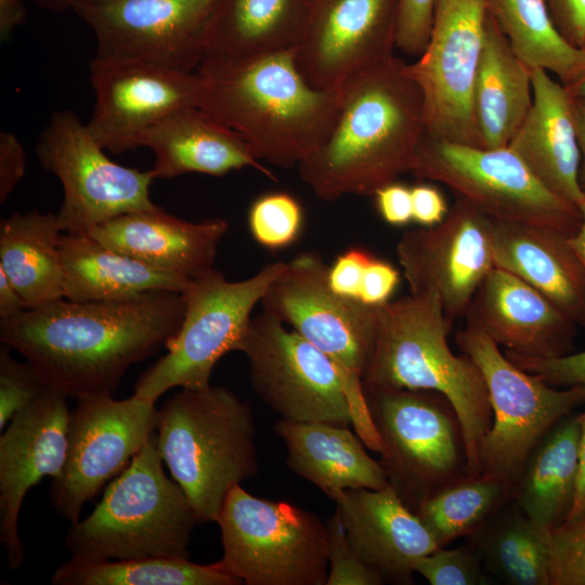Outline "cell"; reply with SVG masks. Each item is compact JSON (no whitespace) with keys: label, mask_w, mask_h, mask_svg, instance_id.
Here are the masks:
<instances>
[{"label":"cell","mask_w":585,"mask_h":585,"mask_svg":"<svg viewBox=\"0 0 585 585\" xmlns=\"http://www.w3.org/2000/svg\"><path fill=\"white\" fill-rule=\"evenodd\" d=\"M184 310L182 294L165 290L121 300L63 298L0 320V339L78 402L112 395L131 365L165 347Z\"/></svg>","instance_id":"obj_1"},{"label":"cell","mask_w":585,"mask_h":585,"mask_svg":"<svg viewBox=\"0 0 585 585\" xmlns=\"http://www.w3.org/2000/svg\"><path fill=\"white\" fill-rule=\"evenodd\" d=\"M339 91L330 133L297 167L300 179L326 202L373 196L411 172L427 133L421 89L394 55L352 76Z\"/></svg>","instance_id":"obj_2"},{"label":"cell","mask_w":585,"mask_h":585,"mask_svg":"<svg viewBox=\"0 0 585 585\" xmlns=\"http://www.w3.org/2000/svg\"><path fill=\"white\" fill-rule=\"evenodd\" d=\"M198 107L238 135L258 160L298 167L330 133L339 90H318L300 74L294 50L207 58L197 68Z\"/></svg>","instance_id":"obj_3"},{"label":"cell","mask_w":585,"mask_h":585,"mask_svg":"<svg viewBox=\"0 0 585 585\" xmlns=\"http://www.w3.org/2000/svg\"><path fill=\"white\" fill-rule=\"evenodd\" d=\"M452 324L433 292L410 294L379 306L374 349L362 384L443 394L460 422L469 476H479L492 407L479 367L468 355L454 354L447 343Z\"/></svg>","instance_id":"obj_4"},{"label":"cell","mask_w":585,"mask_h":585,"mask_svg":"<svg viewBox=\"0 0 585 585\" xmlns=\"http://www.w3.org/2000/svg\"><path fill=\"white\" fill-rule=\"evenodd\" d=\"M251 408L225 387L182 389L158 410V452L198 522H218L230 491L259 472Z\"/></svg>","instance_id":"obj_5"},{"label":"cell","mask_w":585,"mask_h":585,"mask_svg":"<svg viewBox=\"0 0 585 585\" xmlns=\"http://www.w3.org/2000/svg\"><path fill=\"white\" fill-rule=\"evenodd\" d=\"M162 463L155 431L105 489L94 510L70 523L64 542L70 560L188 558L198 519L183 489L166 476Z\"/></svg>","instance_id":"obj_6"},{"label":"cell","mask_w":585,"mask_h":585,"mask_svg":"<svg viewBox=\"0 0 585 585\" xmlns=\"http://www.w3.org/2000/svg\"><path fill=\"white\" fill-rule=\"evenodd\" d=\"M260 303L262 311L335 363L350 401L352 426L363 440L375 438L362 379L374 349L378 307L336 294L328 284V265L315 251L286 262Z\"/></svg>","instance_id":"obj_7"},{"label":"cell","mask_w":585,"mask_h":585,"mask_svg":"<svg viewBox=\"0 0 585 585\" xmlns=\"http://www.w3.org/2000/svg\"><path fill=\"white\" fill-rule=\"evenodd\" d=\"M285 263H268L242 281H227L216 269L192 280L181 292L184 316L165 344L167 353L139 377L133 394L156 402L176 387H208L218 361L230 351L242 350L253 308Z\"/></svg>","instance_id":"obj_8"},{"label":"cell","mask_w":585,"mask_h":585,"mask_svg":"<svg viewBox=\"0 0 585 585\" xmlns=\"http://www.w3.org/2000/svg\"><path fill=\"white\" fill-rule=\"evenodd\" d=\"M389 484L413 511L469 476L458 417L441 393L363 387Z\"/></svg>","instance_id":"obj_9"},{"label":"cell","mask_w":585,"mask_h":585,"mask_svg":"<svg viewBox=\"0 0 585 585\" xmlns=\"http://www.w3.org/2000/svg\"><path fill=\"white\" fill-rule=\"evenodd\" d=\"M455 341L479 367L492 407V425L480 450L481 473L515 487L542 440L575 406L585 402V388L546 384L509 360L474 323L467 321L455 333Z\"/></svg>","instance_id":"obj_10"},{"label":"cell","mask_w":585,"mask_h":585,"mask_svg":"<svg viewBox=\"0 0 585 585\" xmlns=\"http://www.w3.org/2000/svg\"><path fill=\"white\" fill-rule=\"evenodd\" d=\"M218 563L246 585H326L328 530L318 516L287 502L255 497L240 484L218 522Z\"/></svg>","instance_id":"obj_11"},{"label":"cell","mask_w":585,"mask_h":585,"mask_svg":"<svg viewBox=\"0 0 585 585\" xmlns=\"http://www.w3.org/2000/svg\"><path fill=\"white\" fill-rule=\"evenodd\" d=\"M411 172L447 186L494 220L534 224L572 236L582 216L550 192L508 147L483 148L424 135Z\"/></svg>","instance_id":"obj_12"},{"label":"cell","mask_w":585,"mask_h":585,"mask_svg":"<svg viewBox=\"0 0 585 585\" xmlns=\"http://www.w3.org/2000/svg\"><path fill=\"white\" fill-rule=\"evenodd\" d=\"M105 152L72 110L52 114L41 132L38 160L64 191L56 213L62 232L88 233L117 216L157 207L150 198L152 171L118 165Z\"/></svg>","instance_id":"obj_13"},{"label":"cell","mask_w":585,"mask_h":585,"mask_svg":"<svg viewBox=\"0 0 585 585\" xmlns=\"http://www.w3.org/2000/svg\"><path fill=\"white\" fill-rule=\"evenodd\" d=\"M490 15L487 0H435L428 44L408 75L425 100L427 134L482 147L472 94Z\"/></svg>","instance_id":"obj_14"},{"label":"cell","mask_w":585,"mask_h":585,"mask_svg":"<svg viewBox=\"0 0 585 585\" xmlns=\"http://www.w3.org/2000/svg\"><path fill=\"white\" fill-rule=\"evenodd\" d=\"M253 391L283 419L352 425L346 386L335 363L298 333L262 311L242 347Z\"/></svg>","instance_id":"obj_15"},{"label":"cell","mask_w":585,"mask_h":585,"mask_svg":"<svg viewBox=\"0 0 585 585\" xmlns=\"http://www.w3.org/2000/svg\"><path fill=\"white\" fill-rule=\"evenodd\" d=\"M220 0H77L70 9L93 30L96 56L195 72Z\"/></svg>","instance_id":"obj_16"},{"label":"cell","mask_w":585,"mask_h":585,"mask_svg":"<svg viewBox=\"0 0 585 585\" xmlns=\"http://www.w3.org/2000/svg\"><path fill=\"white\" fill-rule=\"evenodd\" d=\"M157 417L155 402L135 394L78 401L69 416L66 463L49 490L56 512L77 522L83 505L130 464L156 431Z\"/></svg>","instance_id":"obj_17"},{"label":"cell","mask_w":585,"mask_h":585,"mask_svg":"<svg viewBox=\"0 0 585 585\" xmlns=\"http://www.w3.org/2000/svg\"><path fill=\"white\" fill-rule=\"evenodd\" d=\"M395 253L411 294H435L454 322L495 266L492 220L456 197L440 223L404 232Z\"/></svg>","instance_id":"obj_18"},{"label":"cell","mask_w":585,"mask_h":585,"mask_svg":"<svg viewBox=\"0 0 585 585\" xmlns=\"http://www.w3.org/2000/svg\"><path fill=\"white\" fill-rule=\"evenodd\" d=\"M89 68L95 105L87 127L113 154L141 147L143 135L160 120L180 108L198 105L196 70L96 55Z\"/></svg>","instance_id":"obj_19"},{"label":"cell","mask_w":585,"mask_h":585,"mask_svg":"<svg viewBox=\"0 0 585 585\" xmlns=\"http://www.w3.org/2000/svg\"><path fill=\"white\" fill-rule=\"evenodd\" d=\"M401 0H312L296 65L318 90H339L352 76L393 56Z\"/></svg>","instance_id":"obj_20"},{"label":"cell","mask_w":585,"mask_h":585,"mask_svg":"<svg viewBox=\"0 0 585 585\" xmlns=\"http://www.w3.org/2000/svg\"><path fill=\"white\" fill-rule=\"evenodd\" d=\"M67 396L49 387L20 411L0 437V541L11 570L24 562L18 518L29 489L58 478L68 451Z\"/></svg>","instance_id":"obj_21"},{"label":"cell","mask_w":585,"mask_h":585,"mask_svg":"<svg viewBox=\"0 0 585 585\" xmlns=\"http://www.w3.org/2000/svg\"><path fill=\"white\" fill-rule=\"evenodd\" d=\"M465 317L506 350L541 359L569 354L578 327L530 284L497 266L478 287Z\"/></svg>","instance_id":"obj_22"},{"label":"cell","mask_w":585,"mask_h":585,"mask_svg":"<svg viewBox=\"0 0 585 585\" xmlns=\"http://www.w3.org/2000/svg\"><path fill=\"white\" fill-rule=\"evenodd\" d=\"M332 499L350 545L384 581L412 584L416 562L441 547L390 484L342 490Z\"/></svg>","instance_id":"obj_23"},{"label":"cell","mask_w":585,"mask_h":585,"mask_svg":"<svg viewBox=\"0 0 585 585\" xmlns=\"http://www.w3.org/2000/svg\"><path fill=\"white\" fill-rule=\"evenodd\" d=\"M229 230L222 218L186 221L159 207L109 219L87 234L118 252L188 280L213 270L217 249Z\"/></svg>","instance_id":"obj_24"},{"label":"cell","mask_w":585,"mask_h":585,"mask_svg":"<svg viewBox=\"0 0 585 585\" xmlns=\"http://www.w3.org/2000/svg\"><path fill=\"white\" fill-rule=\"evenodd\" d=\"M532 107L508 147L550 192L577 206L585 194L573 98L544 69H532Z\"/></svg>","instance_id":"obj_25"},{"label":"cell","mask_w":585,"mask_h":585,"mask_svg":"<svg viewBox=\"0 0 585 585\" xmlns=\"http://www.w3.org/2000/svg\"><path fill=\"white\" fill-rule=\"evenodd\" d=\"M491 220L495 266L522 278L585 327V268L570 236L546 226Z\"/></svg>","instance_id":"obj_26"},{"label":"cell","mask_w":585,"mask_h":585,"mask_svg":"<svg viewBox=\"0 0 585 585\" xmlns=\"http://www.w3.org/2000/svg\"><path fill=\"white\" fill-rule=\"evenodd\" d=\"M155 155L151 169L155 179H172L183 173L221 177L252 167L271 179L247 144L198 106H186L152 127L141 141Z\"/></svg>","instance_id":"obj_27"},{"label":"cell","mask_w":585,"mask_h":585,"mask_svg":"<svg viewBox=\"0 0 585 585\" xmlns=\"http://www.w3.org/2000/svg\"><path fill=\"white\" fill-rule=\"evenodd\" d=\"M272 429L286 445L289 469L330 499L342 490L389 485L380 463L366 453L362 439L347 426L282 418Z\"/></svg>","instance_id":"obj_28"},{"label":"cell","mask_w":585,"mask_h":585,"mask_svg":"<svg viewBox=\"0 0 585 585\" xmlns=\"http://www.w3.org/2000/svg\"><path fill=\"white\" fill-rule=\"evenodd\" d=\"M63 295L70 301L121 300L156 290L182 292L192 280L113 250L87 233L61 237Z\"/></svg>","instance_id":"obj_29"},{"label":"cell","mask_w":585,"mask_h":585,"mask_svg":"<svg viewBox=\"0 0 585 585\" xmlns=\"http://www.w3.org/2000/svg\"><path fill=\"white\" fill-rule=\"evenodd\" d=\"M532 103V69L512 51L490 10L472 94L482 147L508 146Z\"/></svg>","instance_id":"obj_30"},{"label":"cell","mask_w":585,"mask_h":585,"mask_svg":"<svg viewBox=\"0 0 585 585\" xmlns=\"http://www.w3.org/2000/svg\"><path fill=\"white\" fill-rule=\"evenodd\" d=\"M312 0H220L206 38L207 58H238L295 50Z\"/></svg>","instance_id":"obj_31"},{"label":"cell","mask_w":585,"mask_h":585,"mask_svg":"<svg viewBox=\"0 0 585 585\" xmlns=\"http://www.w3.org/2000/svg\"><path fill=\"white\" fill-rule=\"evenodd\" d=\"M61 232L52 212H15L1 221L0 270L28 309L64 298Z\"/></svg>","instance_id":"obj_32"},{"label":"cell","mask_w":585,"mask_h":585,"mask_svg":"<svg viewBox=\"0 0 585 585\" xmlns=\"http://www.w3.org/2000/svg\"><path fill=\"white\" fill-rule=\"evenodd\" d=\"M580 417L560 420L528 459L515 487L520 510L552 531L572 509L578 474Z\"/></svg>","instance_id":"obj_33"},{"label":"cell","mask_w":585,"mask_h":585,"mask_svg":"<svg viewBox=\"0 0 585 585\" xmlns=\"http://www.w3.org/2000/svg\"><path fill=\"white\" fill-rule=\"evenodd\" d=\"M512 51L530 69L555 74L571 83L585 64V49L569 43L557 29L546 0H487Z\"/></svg>","instance_id":"obj_34"},{"label":"cell","mask_w":585,"mask_h":585,"mask_svg":"<svg viewBox=\"0 0 585 585\" xmlns=\"http://www.w3.org/2000/svg\"><path fill=\"white\" fill-rule=\"evenodd\" d=\"M53 585H239L218 562L198 564L188 558L144 557L82 562L70 560L56 569Z\"/></svg>","instance_id":"obj_35"},{"label":"cell","mask_w":585,"mask_h":585,"mask_svg":"<svg viewBox=\"0 0 585 585\" xmlns=\"http://www.w3.org/2000/svg\"><path fill=\"white\" fill-rule=\"evenodd\" d=\"M512 489L492 476H468L425 499L414 512L444 547L481 528Z\"/></svg>","instance_id":"obj_36"},{"label":"cell","mask_w":585,"mask_h":585,"mask_svg":"<svg viewBox=\"0 0 585 585\" xmlns=\"http://www.w3.org/2000/svg\"><path fill=\"white\" fill-rule=\"evenodd\" d=\"M483 548L491 569L507 583L550 585L549 531L522 511L502 521Z\"/></svg>","instance_id":"obj_37"},{"label":"cell","mask_w":585,"mask_h":585,"mask_svg":"<svg viewBox=\"0 0 585 585\" xmlns=\"http://www.w3.org/2000/svg\"><path fill=\"white\" fill-rule=\"evenodd\" d=\"M248 226L253 239L269 250L292 245L303 226L299 200L286 192H271L256 198L248 211Z\"/></svg>","instance_id":"obj_38"},{"label":"cell","mask_w":585,"mask_h":585,"mask_svg":"<svg viewBox=\"0 0 585 585\" xmlns=\"http://www.w3.org/2000/svg\"><path fill=\"white\" fill-rule=\"evenodd\" d=\"M550 585H585V515L549 532Z\"/></svg>","instance_id":"obj_39"},{"label":"cell","mask_w":585,"mask_h":585,"mask_svg":"<svg viewBox=\"0 0 585 585\" xmlns=\"http://www.w3.org/2000/svg\"><path fill=\"white\" fill-rule=\"evenodd\" d=\"M50 386L29 362L22 363L0 350V429L23 408L34 402Z\"/></svg>","instance_id":"obj_40"},{"label":"cell","mask_w":585,"mask_h":585,"mask_svg":"<svg viewBox=\"0 0 585 585\" xmlns=\"http://www.w3.org/2000/svg\"><path fill=\"white\" fill-rule=\"evenodd\" d=\"M328 530V576L326 585H380V574L364 563L350 545L340 514L335 512L326 521Z\"/></svg>","instance_id":"obj_41"},{"label":"cell","mask_w":585,"mask_h":585,"mask_svg":"<svg viewBox=\"0 0 585 585\" xmlns=\"http://www.w3.org/2000/svg\"><path fill=\"white\" fill-rule=\"evenodd\" d=\"M414 570L431 585H477L483 583L479 559L467 547L453 549L438 547L420 558Z\"/></svg>","instance_id":"obj_42"},{"label":"cell","mask_w":585,"mask_h":585,"mask_svg":"<svg viewBox=\"0 0 585 585\" xmlns=\"http://www.w3.org/2000/svg\"><path fill=\"white\" fill-rule=\"evenodd\" d=\"M505 354L522 369L540 376L546 384L567 388H585V351L557 358H531L508 350Z\"/></svg>","instance_id":"obj_43"},{"label":"cell","mask_w":585,"mask_h":585,"mask_svg":"<svg viewBox=\"0 0 585 585\" xmlns=\"http://www.w3.org/2000/svg\"><path fill=\"white\" fill-rule=\"evenodd\" d=\"M435 0H401L395 48L419 57L425 51L432 27Z\"/></svg>","instance_id":"obj_44"},{"label":"cell","mask_w":585,"mask_h":585,"mask_svg":"<svg viewBox=\"0 0 585 585\" xmlns=\"http://www.w3.org/2000/svg\"><path fill=\"white\" fill-rule=\"evenodd\" d=\"M373 255L360 247L341 252L328 266V284L338 295L359 300L363 276Z\"/></svg>","instance_id":"obj_45"},{"label":"cell","mask_w":585,"mask_h":585,"mask_svg":"<svg viewBox=\"0 0 585 585\" xmlns=\"http://www.w3.org/2000/svg\"><path fill=\"white\" fill-rule=\"evenodd\" d=\"M400 272L388 261L375 256L366 266L359 301L379 307L391 300V296L399 286Z\"/></svg>","instance_id":"obj_46"},{"label":"cell","mask_w":585,"mask_h":585,"mask_svg":"<svg viewBox=\"0 0 585 585\" xmlns=\"http://www.w3.org/2000/svg\"><path fill=\"white\" fill-rule=\"evenodd\" d=\"M26 154L15 134L0 133V203L3 204L23 179Z\"/></svg>","instance_id":"obj_47"},{"label":"cell","mask_w":585,"mask_h":585,"mask_svg":"<svg viewBox=\"0 0 585 585\" xmlns=\"http://www.w3.org/2000/svg\"><path fill=\"white\" fill-rule=\"evenodd\" d=\"M373 196L380 217L388 224L402 226L413 220L412 192L407 185L394 181L378 188Z\"/></svg>","instance_id":"obj_48"},{"label":"cell","mask_w":585,"mask_h":585,"mask_svg":"<svg viewBox=\"0 0 585 585\" xmlns=\"http://www.w3.org/2000/svg\"><path fill=\"white\" fill-rule=\"evenodd\" d=\"M551 18L572 46L585 49V0H546Z\"/></svg>","instance_id":"obj_49"},{"label":"cell","mask_w":585,"mask_h":585,"mask_svg":"<svg viewBox=\"0 0 585 585\" xmlns=\"http://www.w3.org/2000/svg\"><path fill=\"white\" fill-rule=\"evenodd\" d=\"M413 221L421 226H433L447 214L448 207L442 193L429 184L411 187Z\"/></svg>","instance_id":"obj_50"},{"label":"cell","mask_w":585,"mask_h":585,"mask_svg":"<svg viewBox=\"0 0 585 585\" xmlns=\"http://www.w3.org/2000/svg\"><path fill=\"white\" fill-rule=\"evenodd\" d=\"M578 417V474L573 506L566 521L574 520L585 515V411Z\"/></svg>","instance_id":"obj_51"},{"label":"cell","mask_w":585,"mask_h":585,"mask_svg":"<svg viewBox=\"0 0 585 585\" xmlns=\"http://www.w3.org/2000/svg\"><path fill=\"white\" fill-rule=\"evenodd\" d=\"M27 15L24 0H0V39L6 41L13 31L25 23Z\"/></svg>","instance_id":"obj_52"},{"label":"cell","mask_w":585,"mask_h":585,"mask_svg":"<svg viewBox=\"0 0 585 585\" xmlns=\"http://www.w3.org/2000/svg\"><path fill=\"white\" fill-rule=\"evenodd\" d=\"M27 308L24 299L4 274L0 270V320L14 317Z\"/></svg>","instance_id":"obj_53"},{"label":"cell","mask_w":585,"mask_h":585,"mask_svg":"<svg viewBox=\"0 0 585 585\" xmlns=\"http://www.w3.org/2000/svg\"><path fill=\"white\" fill-rule=\"evenodd\" d=\"M573 112L581 152L578 182L583 193L585 194V98H573Z\"/></svg>","instance_id":"obj_54"},{"label":"cell","mask_w":585,"mask_h":585,"mask_svg":"<svg viewBox=\"0 0 585 585\" xmlns=\"http://www.w3.org/2000/svg\"><path fill=\"white\" fill-rule=\"evenodd\" d=\"M582 221L578 230L570 236V243L585 268V197L577 205Z\"/></svg>","instance_id":"obj_55"},{"label":"cell","mask_w":585,"mask_h":585,"mask_svg":"<svg viewBox=\"0 0 585 585\" xmlns=\"http://www.w3.org/2000/svg\"><path fill=\"white\" fill-rule=\"evenodd\" d=\"M564 87L571 96L585 98V64L575 79Z\"/></svg>","instance_id":"obj_56"},{"label":"cell","mask_w":585,"mask_h":585,"mask_svg":"<svg viewBox=\"0 0 585 585\" xmlns=\"http://www.w3.org/2000/svg\"><path fill=\"white\" fill-rule=\"evenodd\" d=\"M38 5L50 10L70 9V4L77 0H34Z\"/></svg>","instance_id":"obj_57"}]
</instances>
